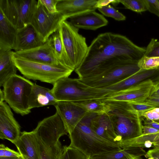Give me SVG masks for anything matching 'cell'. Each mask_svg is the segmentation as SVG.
Wrapping results in <instances>:
<instances>
[{
	"label": "cell",
	"instance_id": "cell-23",
	"mask_svg": "<svg viewBox=\"0 0 159 159\" xmlns=\"http://www.w3.org/2000/svg\"><path fill=\"white\" fill-rule=\"evenodd\" d=\"M58 102L51 89L34 84L29 99L30 110L48 105L54 106Z\"/></svg>",
	"mask_w": 159,
	"mask_h": 159
},
{
	"label": "cell",
	"instance_id": "cell-40",
	"mask_svg": "<svg viewBox=\"0 0 159 159\" xmlns=\"http://www.w3.org/2000/svg\"><path fill=\"white\" fill-rule=\"evenodd\" d=\"M141 119L143 122V125L149 126L159 130V123L147 120L142 117H141Z\"/></svg>",
	"mask_w": 159,
	"mask_h": 159
},
{
	"label": "cell",
	"instance_id": "cell-49",
	"mask_svg": "<svg viewBox=\"0 0 159 159\" xmlns=\"http://www.w3.org/2000/svg\"><path fill=\"white\" fill-rule=\"evenodd\" d=\"M152 146L154 148L159 149V142L153 143Z\"/></svg>",
	"mask_w": 159,
	"mask_h": 159
},
{
	"label": "cell",
	"instance_id": "cell-17",
	"mask_svg": "<svg viewBox=\"0 0 159 159\" xmlns=\"http://www.w3.org/2000/svg\"><path fill=\"white\" fill-rule=\"evenodd\" d=\"M14 144L23 159H39V146L37 135L33 130L21 132Z\"/></svg>",
	"mask_w": 159,
	"mask_h": 159
},
{
	"label": "cell",
	"instance_id": "cell-36",
	"mask_svg": "<svg viewBox=\"0 0 159 159\" xmlns=\"http://www.w3.org/2000/svg\"><path fill=\"white\" fill-rule=\"evenodd\" d=\"M141 117L159 123V108L155 107L143 114Z\"/></svg>",
	"mask_w": 159,
	"mask_h": 159
},
{
	"label": "cell",
	"instance_id": "cell-3",
	"mask_svg": "<svg viewBox=\"0 0 159 159\" xmlns=\"http://www.w3.org/2000/svg\"><path fill=\"white\" fill-rule=\"evenodd\" d=\"M107 113L113 124L119 142L138 137L143 134L142 121L138 113L128 102L104 99Z\"/></svg>",
	"mask_w": 159,
	"mask_h": 159
},
{
	"label": "cell",
	"instance_id": "cell-10",
	"mask_svg": "<svg viewBox=\"0 0 159 159\" xmlns=\"http://www.w3.org/2000/svg\"><path fill=\"white\" fill-rule=\"evenodd\" d=\"M38 0H0V9L18 29L30 24Z\"/></svg>",
	"mask_w": 159,
	"mask_h": 159
},
{
	"label": "cell",
	"instance_id": "cell-21",
	"mask_svg": "<svg viewBox=\"0 0 159 159\" xmlns=\"http://www.w3.org/2000/svg\"><path fill=\"white\" fill-rule=\"evenodd\" d=\"M44 43L39 38L32 25L18 29L17 38L13 48L15 52H19L32 49Z\"/></svg>",
	"mask_w": 159,
	"mask_h": 159
},
{
	"label": "cell",
	"instance_id": "cell-44",
	"mask_svg": "<svg viewBox=\"0 0 159 159\" xmlns=\"http://www.w3.org/2000/svg\"><path fill=\"white\" fill-rule=\"evenodd\" d=\"M145 102L159 108V97L151 96Z\"/></svg>",
	"mask_w": 159,
	"mask_h": 159
},
{
	"label": "cell",
	"instance_id": "cell-35",
	"mask_svg": "<svg viewBox=\"0 0 159 159\" xmlns=\"http://www.w3.org/2000/svg\"><path fill=\"white\" fill-rule=\"evenodd\" d=\"M129 103L141 117L144 113L156 107L145 102Z\"/></svg>",
	"mask_w": 159,
	"mask_h": 159
},
{
	"label": "cell",
	"instance_id": "cell-47",
	"mask_svg": "<svg viewBox=\"0 0 159 159\" xmlns=\"http://www.w3.org/2000/svg\"><path fill=\"white\" fill-rule=\"evenodd\" d=\"M4 96L3 90L0 89V102H4Z\"/></svg>",
	"mask_w": 159,
	"mask_h": 159
},
{
	"label": "cell",
	"instance_id": "cell-12",
	"mask_svg": "<svg viewBox=\"0 0 159 159\" xmlns=\"http://www.w3.org/2000/svg\"><path fill=\"white\" fill-rule=\"evenodd\" d=\"M156 85L152 80H148L122 92L112 93L105 99L129 103L144 102L152 95Z\"/></svg>",
	"mask_w": 159,
	"mask_h": 159
},
{
	"label": "cell",
	"instance_id": "cell-52",
	"mask_svg": "<svg viewBox=\"0 0 159 159\" xmlns=\"http://www.w3.org/2000/svg\"><path fill=\"white\" fill-rule=\"evenodd\" d=\"M148 159H154L152 157H149Z\"/></svg>",
	"mask_w": 159,
	"mask_h": 159
},
{
	"label": "cell",
	"instance_id": "cell-39",
	"mask_svg": "<svg viewBox=\"0 0 159 159\" xmlns=\"http://www.w3.org/2000/svg\"><path fill=\"white\" fill-rule=\"evenodd\" d=\"M119 3V0H97L95 7L97 9L108 5L110 3L116 5Z\"/></svg>",
	"mask_w": 159,
	"mask_h": 159
},
{
	"label": "cell",
	"instance_id": "cell-33",
	"mask_svg": "<svg viewBox=\"0 0 159 159\" xmlns=\"http://www.w3.org/2000/svg\"><path fill=\"white\" fill-rule=\"evenodd\" d=\"M98 9L103 15L111 17L116 20L123 21L126 19L125 15L110 5Z\"/></svg>",
	"mask_w": 159,
	"mask_h": 159
},
{
	"label": "cell",
	"instance_id": "cell-53",
	"mask_svg": "<svg viewBox=\"0 0 159 159\" xmlns=\"http://www.w3.org/2000/svg\"><path fill=\"white\" fill-rule=\"evenodd\" d=\"M136 159V158H132V159Z\"/></svg>",
	"mask_w": 159,
	"mask_h": 159
},
{
	"label": "cell",
	"instance_id": "cell-8",
	"mask_svg": "<svg viewBox=\"0 0 159 159\" xmlns=\"http://www.w3.org/2000/svg\"><path fill=\"white\" fill-rule=\"evenodd\" d=\"M37 135L40 154L57 144L61 137L68 133L58 113L46 117L38 123L33 130Z\"/></svg>",
	"mask_w": 159,
	"mask_h": 159
},
{
	"label": "cell",
	"instance_id": "cell-50",
	"mask_svg": "<svg viewBox=\"0 0 159 159\" xmlns=\"http://www.w3.org/2000/svg\"><path fill=\"white\" fill-rule=\"evenodd\" d=\"M16 159H23L21 156H20Z\"/></svg>",
	"mask_w": 159,
	"mask_h": 159
},
{
	"label": "cell",
	"instance_id": "cell-29",
	"mask_svg": "<svg viewBox=\"0 0 159 159\" xmlns=\"http://www.w3.org/2000/svg\"><path fill=\"white\" fill-rule=\"evenodd\" d=\"M59 159H90L81 151L74 147L64 146Z\"/></svg>",
	"mask_w": 159,
	"mask_h": 159
},
{
	"label": "cell",
	"instance_id": "cell-30",
	"mask_svg": "<svg viewBox=\"0 0 159 159\" xmlns=\"http://www.w3.org/2000/svg\"><path fill=\"white\" fill-rule=\"evenodd\" d=\"M51 36L52 43L56 56L61 63L64 65L63 47L59 29L52 34Z\"/></svg>",
	"mask_w": 159,
	"mask_h": 159
},
{
	"label": "cell",
	"instance_id": "cell-54",
	"mask_svg": "<svg viewBox=\"0 0 159 159\" xmlns=\"http://www.w3.org/2000/svg\"><path fill=\"white\" fill-rule=\"evenodd\" d=\"M158 0V2H159V0Z\"/></svg>",
	"mask_w": 159,
	"mask_h": 159
},
{
	"label": "cell",
	"instance_id": "cell-48",
	"mask_svg": "<svg viewBox=\"0 0 159 159\" xmlns=\"http://www.w3.org/2000/svg\"><path fill=\"white\" fill-rule=\"evenodd\" d=\"M19 157H0V159H16Z\"/></svg>",
	"mask_w": 159,
	"mask_h": 159
},
{
	"label": "cell",
	"instance_id": "cell-22",
	"mask_svg": "<svg viewBox=\"0 0 159 159\" xmlns=\"http://www.w3.org/2000/svg\"><path fill=\"white\" fill-rule=\"evenodd\" d=\"M18 29L7 18L0 9V50L13 49Z\"/></svg>",
	"mask_w": 159,
	"mask_h": 159
},
{
	"label": "cell",
	"instance_id": "cell-34",
	"mask_svg": "<svg viewBox=\"0 0 159 159\" xmlns=\"http://www.w3.org/2000/svg\"><path fill=\"white\" fill-rule=\"evenodd\" d=\"M144 56L148 57H159V41L152 39L146 48Z\"/></svg>",
	"mask_w": 159,
	"mask_h": 159
},
{
	"label": "cell",
	"instance_id": "cell-28",
	"mask_svg": "<svg viewBox=\"0 0 159 159\" xmlns=\"http://www.w3.org/2000/svg\"><path fill=\"white\" fill-rule=\"evenodd\" d=\"M119 1L126 8L137 13L148 10L146 0H120Z\"/></svg>",
	"mask_w": 159,
	"mask_h": 159
},
{
	"label": "cell",
	"instance_id": "cell-32",
	"mask_svg": "<svg viewBox=\"0 0 159 159\" xmlns=\"http://www.w3.org/2000/svg\"><path fill=\"white\" fill-rule=\"evenodd\" d=\"M141 69L151 70L159 69V57H148L144 56L139 61Z\"/></svg>",
	"mask_w": 159,
	"mask_h": 159
},
{
	"label": "cell",
	"instance_id": "cell-5",
	"mask_svg": "<svg viewBox=\"0 0 159 159\" xmlns=\"http://www.w3.org/2000/svg\"><path fill=\"white\" fill-rule=\"evenodd\" d=\"M11 58L17 70L26 78L53 85L60 79L69 77L74 71L62 64L55 65L31 61L18 56L13 51Z\"/></svg>",
	"mask_w": 159,
	"mask_h": 159
},
{
	"label": "cell",
	"instance_id": "cell-6",
	"mask_svg": "<svg viewBox=\"0 0 159 159\" xmlns=\"http://www.w3.org/2000/svg\"><path fill=\"white\" fill-rule=\"evenodd\" d=\"M59 30L63 47L64 65L75 71L87 52L86 38L79 33V29L66 20L62 22Z\"/></svg>",
	"mask_w": 159,
	"mask_h": 159
},
{
	"label": "cell",
	"instance_id": "cell-2",
	"mask_svg": "<svg viewBox=\"0 0 159 159\" xmlns=\"http://www.w3.org/2000/svg\"><path fill=\"white\" fill-rule=\"evenodd\" d=\"M97 114L88 112L69 134V146L79 149L90 159L95 155L122 149L119 144L102 138L92 129L91 121Z\"/></svg>",
	"mask_w": 159,
	"mask_h": 159
},
{
	"label": "cell",
	"instance_id": "cell-46",
	"mask_svg": "<svg viewBox=\"0 0 159 159\" xmlns=\"http://www.w3.org/2000/svg\"><path fill=\"white\" fill-rule=\"evenodd\" d=\"M151 96L159 97V87L156 84L155 90Z\"/></svg>",
	"mask_w": 159,
	"mask_h": 159
},
{
	"label": "cell",
	"instance_id": "cell-20",
	"mask_svg": "<svg viewBox=\"0 0 159 159\" xmlns=\"http://www.w3.org/2000/svg\"><path fill=\"white\" fill-rule=\"evenodd\" d=\"M90 126L93 131L102 138L119 144L112 121L107 112L97 114L91 120Z\"/></svg>",
	"mask_w": 159,
	"mask_h": 159
},
{
	"label": "cell",
	"instance_id": "cell-37",
	"mask_svg": "<svg viewBox=\"0 0 159 159\" xmlns=\"http://www.w3.org/2000/svg\"><path fill=\"white\" fill-rule=\"evenodd\" d=\"M40 1L49 13L54 14L58 12L56 6L58 0H40Z\"/></svg>",
	"mask_w": 159,
	"mask_h": 159
},
{
	"label": "cell",
	"instance_id": "cell-4",
	"mask_svg": "<svg viewBox=\"0 0 159 159\" xmlns=\"http://www.w3.org/2000/svg\"><path fill=\"white\" fill-rule=\"evenodd\" d=\"M58 101L76 102L95 99H105L113 92L108 89L88 86L79 79L69 77L57 80L51 89Z\"/></svg>",
	"mask_w": 159,
	"mask_h": 159
},
{
	"label": "cell",
	"instance_id": "cell-11",
	"mask_svg": "<svg viewBox=\"0 0 159 159\" xmlns=\"http://www.w3.org/2000/svg\"><path fill=\"white\" fill-rule=\"evenodd\" d=\"M67 19L59 12L54 14L49 13L40 0H38L30 24L41 40L45 43L52 34L58 30L62 22Z\"/></svg>",
	"mask_w": 159,
	"mask_h": 159
},
{
	"label": "cell",
	"instance_id": "cell-16",
	"mask_svg": "<svg viewBox=\"0 0 159 159\" xmlns=\"http://www.w3.org/2000/svg\"><path fill=\"white\" fill-rule=\"evenodd\" d=\"M148 80H151L156 84L159 81V69L151 70L140 69L123 80L104 89L112 91L113 93H117Z\"/></svg>",
	"mask_w": 159,
	"mask_h": 159
},
{
	"label": "cell",
	"instance_id": "cell-38",
	"mask_svg": "<svg viewBox=\"0 0 159 159\" xmlns=\"http://www.w3.org/2000/svg\"><path fill=\"white\" fill-rule=\"evenodd\" d=\"M148 11L159 17V2L158 0H146Z\"/></svg>",
	"mask_w": 159,
	"mask_h": 159
},
{
	"label": "cell",
	"instance_id": "cell-24",
	"mask_svg": "<svg viewBox=\"0 0 159 159\" xmlns=\"http://www.w3.org/2000/svg\"><path fill=\"white\" fill-rule=\"evenodd\" d=\"M11 50H0V86L3 87L6 81L16 74L17 69L11 58Z\"/></svg>",
	"mask_w": 159,
	"mask_h": 159
},
{
	"label": "cell",
	"instance_id": "cell-51",
	"mask_svg": "<svg viewBox=\"0 0 159 159\" xmlns=\"http://www.w3.org/2000/svg\"><path fill=\"white\" fill-rule=\"evenodd\" d=\"M157 86L159 87V81L156 84Z\"/></svg>",
	"mask_w": 159,
	"mask_h": 159
},
{
	"label": "cell",
	"instance_id": "cell-45",
	"mask_svg": "<svg viewBox=\"0 0 159 159\" xmlns=\"http://www.w3.org/2000/svg\"><path fill=\"white\" fill-rule=\"evenodd\" d=\"M6 147L3 144L0 145V157L4 156V153Z\"/></svg>",
	"mask_w": 159,
	"mask_h": 159
},
{
	"label": "cell",
	"instance_id": "cell-7",
	"mask_svg": "<svg viewBox=\"0 0 159 159\" xmlns=\"http://www.w3.org/2000/svg\"><path fill=\"white\" fill-rule=\"evenodd\" d=\"M34 83L20 75L10 77L4 84V101L13 111L22 116L31 112L29 99Z\"/></svg>",
	"mask_w": 159,
	"mask_h": 159
},
{
	"label": "cell",
	"instance_id": "cell-42",
	"mask_svg": "<svg viewBox=\"0 0 159 159\" xmlns=\"http://www.w3.org/2000/svg\"><path fill=\"white\" fill-rule=\"evenodd\" d=\"M148 157H152L154 159H159V149L154 148L150 150L146 153Z\"/></svg>",
	"mask_w": 159,
	"mask_h": 159
},
{
	"label": "cell",
	"instance_id": "cell-25",
	"mask_svg": "<svg viewBox=\"0 0 159 159\" xmlns=\"http://www.w3.org/2000/svg\"><path fill=\"white\" fill-rule=\"evenodd\" d=\"M146 152L141 148H131L95 155L90 159H142Z\"/></svg>",
	"mask_w": 159,
	"mask_h": 159
},
{
	"label": "cell",
	"instance_id": "cell-15",
	"mask_svg": "<svg viewBox=\"0 0 159 159\" xmlns=\"http://www.w3.org/2000/svg\"><path fill=\"white\" fill-rule=\"evenodd\" d=\"M54 107L69 134L88 112L71 102L58 101Z\"/></svg>",
	"mask_w": 159,
	"mask_h": 159
},
{
	"label": "cell",
	"instance_id": "cell-43",
	"mask_svg": "<svg viewBox=\"0 0 159 159\" xmlns=\"http://www.w3.org/2000/svg\"><path fill=\"white\" fill-rule=\"evenodd\" d=\"M21 156L20 153L12 150L6 147L4 157H19Z\"/></svg>",
	"mask_w": 159,
	"mask_h": 159
},
{
	"label": "cell",
	"instance_id": "cell-18",
	"mask_svg": "<svg viewBox=\"0 0 159 159\" xmlns=\"http://www.w3.org/2000/svg\"><path fill=\"white\" fill-rule=\"evenodd\" d=\"M70 22L78 29L96 30L105 26L108 21L104 16L95 11L85 12L72 16Z\"/></svg>",
	"mask_w": 159,
	"mask_h": 159
},
{
	"label": "cell",
	"instance_id": "cell-1",
	"mask_svg": "<svg viewBox=\"0 0 159 159\" xmlns=\"http://www.w3.org/2000/svg\"><path fill=\"white\" fill-rule=\"evenodd\" d=\"M146 50L125 36L110 32L101 33L92 41L82 62L75 71L80 79L93 77L115 66L139 61Z\"/></svg>",
	"mask_w": 159,
	"mask_h": 159
},
{
	"label": "cell",
	"instance_id": "cell-13",
	"mask_svg": "<svg viewBox=\"0 0 159 159\" xmlns=\"http://www.w3.org/2000/svg\"><path fill=\"white\" fill-rule=\"evenodd\" d=\"M21 133L20 125L14 118L10 107L6 102H0V138L15 144Z\"/></svg>",
	"mask_w": 159,
	"mask_h": 159
},
{
	"label": "cell",
	"instance_id": "cell-41",
	"mask_svg": "<svg viewBox=\"0 0 159 159\" xmlns=\"http://www.w3.org/2000/svg\"><path fill=\"white\" fill-rule=\"evenodd\" d=\"M142 134H153L159 133V130L153 128L143 125H142Z\"/></svg>",
	"mask_w": 159,
	"mask_h": 159
},
{
	"label": "cell",
	"instance_id": "cell-26",
	"mask_svg": "<svg viewBox=\"0 0 159 159\" xmlns=\"http://www.w3.org/2000/svg\"><path fill=\"white\" fill-rule=\"evenodd\" d=\"M71 102L88 112L101 114L107 112L108 110V106L104 99H95Z\"/></svg>",
	"mask_w": 159,
	"mask_h": 159
},
{
	"label": "cell",
	"instance_id": "cell-19",
	"mask_svg": "<svg viewBox=\"0 0 159 159\" xmlns=\"http://www.w3.org/2000/svg\"><path fill=\"white\" fill-rule=\"evenodd\" d=\"M96 0H58L56 8L58 12L67 19L77 14L95 11Z\"/></svg>",
	"mask_w": 159,
	"mask_h": 159
},
{
	"label": "cell",
	"instance_id": "cell-9",
	"mask_svg": "<svg viewBox=\"0 0 159 159\" xmlns=\"http://www.w3.org/2000/svg\"><path fill=\"white\" fill-rule=\"evenodd\" d=\"M140 69L139 61L128 62L114 66L98 75L79 79L90 86L104 89L123 80Z\"/></svg>",
	"mask_w": 159,
	"mask_h": 159
},
{
	"label": "cell",
	"instance_id": "cell-14",
	"mask_svg": "<svg viewBox=\"0 0 159 159\" xmlns=\"http://www.w3.org/2000/svg\"><path fill=\"white\" fill-rule=\"evenodd\" d=\"M15 52L20 57L33 61L55 65L62 64L56 56L51 36L45 43L40 46Z\"/></svg>",
	"mask_w": 159,
	"mask_h": 159
},
{
	"label": "cell",
	"instance_id": "cell-27",
	"mask_svg": "<svg viewBox=\"0 0 159 159\" xmlns=\"http://www.w3.org/2000/svg\"><path fill=\"white\" fill-rule=\"evenodd\" d=\"M146 141H149L153 143L159 142V133L142 134L138 137L130 139L121 140L119 142V144L122 149L131 148H143V144Z\"/></svg>",
	"mask_w": 159,
	"mask_h": 159
},
{
	"label": "cell",
	"instance_id": "cell-31",
	"mask_svg": "<svg viewBox=\"0 0 159 159\" xmlns=\"http://www.w3.org/2000/svg\"><path fill=\"white\" fill-rule=\"evenodd\" d=\"M64 149L60 142L41 153L39 159H59Z\"/></svg>",
	"mask_w": 159,
	"mask_h": 159
}]
</instances>
